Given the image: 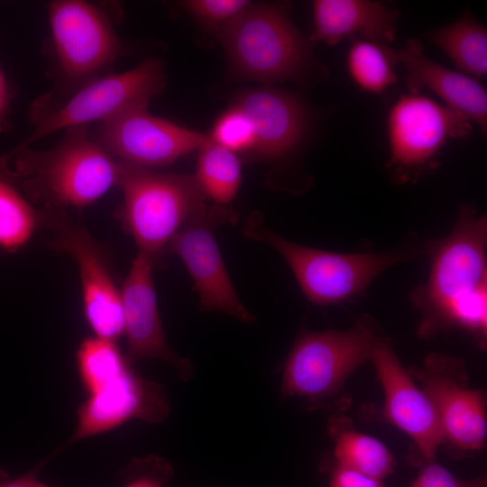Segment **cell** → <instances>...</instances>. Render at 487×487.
Listing matches in <instances>:
<instances>
[{"instance_id": "1", "label": "cell", "mask_w": 487, "mask_h": 487, "mask_svg": "<svg viewBox=\"0 0 487 487\" xmlns=\"http://www.w3.org/2000/svg\"><path fill=\"white\" fill-rule=\"evenodd\" d=\"M431 266L427 281L410 293L421 313L425 339L461 329L483 347L487 336V219L474 207H460L451 233L427 243Z\"/></svg>"}, {"instance_id": "2", "label": "cell", "mask_w": 487, "mask_h": 487, "mask_svg": "<svg viewBox=\"0 0 487 487\" xmlns=\"http://www.w3.org/2000/svg\"><path fill=\"white\" fill-rule=\"evenodd\" d=\"M119 163L87 133L65 130L48 150L17 146L0 157V176L15 186L41 212L82 209L116 186Z\"/></svg>"}, {"instance_id": "3", "label": "cell", "mask_w": 487, "mask_h": 487, "mask_svg": "<svg viewBox=\"0 0 487 487\" xmlns=\"http://www.w3.org/2000/svg\"><path fill=\"white\" fill-rule=\"evenodd\" d=\"M118 163L124 226L139 253L157 261L180 229L208 207L207 198L194 176Z\"/></svg>"}, {"instance_id": "4", "label": "cell", "mask_w": 487, "mask_h": 487, "mask_svg": "<svg viewBox=\"0 0 487 487\" xmlns=\"http://www.w3.org/2000/svg\"><path fill=\"white\" fill-rule=\"evenodd\" d=\"M244 233L275 249L291 269L304 296L318 306L354 299L381 273L412 255L404 249L341 253L300 245L264 227L257 215L247 220Z\"/></svg>"}, {"instance_id": "5", "label": "cell", "mask_w": 487, "mask_h": 487, "mask_svg": "<svg viewBox=\"0 0 487 487\" xmlns=\"http://www.w3.org/2000/svg\"><path fill=\"white\" fill-rule=\"evenodd\" d=\"M220 40L244 78L298 79L312 63L309 41L290 22L285 5L251 4L220 30Z\"/></svg>"}, {"instance_id": "6", "label": "cell", "mask_w": 487, "mask_h": 487, "mask_svg": "<svg viewBox=\"0 0 487 487\" xmlns=\"http://www.w3.org/2000/svg\"><path fill=\"white\" fill-rule=\"evenodd\" d=\"M164 84L162 63L147 59L127 71L95 78L62 101L46 97L33 106V129L18 146H31L60 130L100 124L128 110L147 107Z\"/></svg>"}, {"instance_id": "7", "label": "cell", "mask_w": 487, "mask_h": 487, "mask_svg": "<svg viewBox=\"0 0 487 487\" xmlns=\"http://www.w3.org/2000/svg\"><path fill=\"white\" fill-rule=\"evenodd\" d=\"M48 20L54 74L67 95L108 74L122 53L110 19L91 3L54 1L48 6Z\"/></svg>"}, {"instance_id": "8", "label": "cell", "mask_w": 487, "mask_h": 487, "mask_svg": "<svg viewBox=\"0 0 487 487\" xmlns=\"http://www.w3.org/2000/svg\"><path fill=\"white\" fill-rule=\"evenodd\" d=\"M374 329L366 317L347 330L301 332L284 364L282 395L317 401L337 393L356 368L371 361Z\"/></svg>"}, {"instance_id": "9", "label": "cell", "mask_w": 487, "mask_h": 487, "mask_svg": "<svg viewBox=\"0 0 487 487\" xmlns=\"http://www.w3.org/2000/svg\"><path fill=\"white\" fill-rule=\"evenodd\" d=\"M431 401L443 436V444L464 456L482 449L487 436L486 391L469 386L464 362L432 353L422 365L409 367Z\"/></svg>"}, {"instance_id": "10", "label": "cell", "mask_w": 487, "mask_h": 487, "mask_svg": "<svg viewBox=\"0 0 487 487\" xmlns=\"http://www.w3.org/2000/svg\"><path fill=\"white\" fill-rule=\"evenodd\" d=\"M42 225L52 233L50 245L77 265L85 320L93 335L116 342L124 333L121 289L105 250L68 213H43Z\"/></svg>"}, {"instance_id": "11", "label": "cell", "mask_w": 487, "mask_h": 487, "mask_svg": "<svg viewBox=\"0 0 487 487\" xmlns=\"http://www.w3.org/2000/svg\"><path fill=\"white\" fill-rule=\"evenodd\" d=\"M470 122L435 100L409 91L400 96L388 116V166L403 181L433 168L449 139L469 133Z\"/></svg>"}, {"instance_id": "12", "label": "cell", "mask_w": 487, "mask_h": 487, "mask_svg": "<svg viewBox=\"0 0 487 487\" xmlns=\"http://www.w3.org/2000/svg\"><path fill=\"white\" fill-rule=\"evenodd\" d=\"M225 206H208L174 236L167 250L188 270L198 295L199 308L218 311L252 324L254 316L241 302L223 261L216 239L218 226L236 221Z\"/></svg>"}, {"instance_id": "13", "label": "cell", "mask_w": 487, "mask_h": 487, "mask_svg": "<svg viewBox=\"0 0 487 487\" xmlns=\"http://www.w3.org/2000/svg\"><path fill=\"white\" fill-rule=\"evenodd\" d=\"M146 108L128 110L100 123L94 139L116 161L149 169L170 164L210 139L154 116Z\"/></svg>"}, {"instance_id": "14", "label": "cell", "mask_w": 487, "mask_h": 487, "mask_svg": "<svg viewBox=\"0 0 487 487\" xmlns=\"http://www.w3.org/2000/svg\"><path fill=\"white\" fill-rule=\"evenodd\" d=\"M169 413L170 403L162 387L138 375L131 366L98 390L87 394L76 410L73 433L50 456L54 458L79 441L107 433L133 419L161 423Z\"/></svg>"}, {"instance_id": "15", "label": "cell", "mask_w": 487, "mask_h": 487, "mask_svg": "<svg viewBox=\"0 0 487 487\" xmlns=\"http://www.w3.org/2000/svg\"><path fill=\"white\" fill-rule=\"evenodd\" d=\"M371 361L385 396L383 418L413 440L418 453L417 465L434 461L443 436L433 405L402 366L390 340L376 326Z\"/></svg>"}, {"instance_id": "16", "label": "cell", "mask_w": 487, "mask_h": 487, "mask_svg": "<svg viewBox=\"0 0 487 487\" xmlns=\"http://www.w3.org/2000/svg\"><path fill=\"white\" fill-rule=\"evenodd\" d=\"M156 261L139 253L121 288L128 361L155 359L170 364L181 380L193 374L190 363L169 346L161 325L152 278Z\"/></svg>"}, {"instance_id": "17", "label": "cell", "mask_w": 487, "mask_h": 487, "mask_svg": "<svg viewBox=\"0 0 487 487\" xmlns=\"http://www.w3.org/2000/svg\"><path fill=\"white\" fill-rule=\"evenodd\" d=\"M249 118L255 134L253 152L267 159L280 158L301 141L307 115L293 96L273 88L242 93L235 105Z\"/></svg>"}, {"instance_id": "18", "label": "cell", "mask_w": 487, "mask_h": 487, "mask_svg": "<svg viewBox=\"0 0 487 487\" xmlns=\"http://www.w3.org/2000/svg\"><path fill=\"white\" fill-rule=\"evenodd\" d=\"M400 62L409 72V91L422 87L434 91L447 107L476 124L485 134L487 130V92L479 81L438 65L426 57L419 41L410 39L398 51Z\"/></svg>"}, {"instance_id": "19", "label": "cell", "mask_w": 487, "mask_h": 487, "mask_svg": "<svg viewBox=\"0 0 487 487\" xmlns=\"http://www.w3.org/2000/svg\"><path fill=\"white\" fill-rule=\"evenodd\" d=\"M314 31L308 40L335 45L343 38L380 43L393 41L399 13L369 0H316Z\"/></svg>"}, {"instance_id": "20", "label": "cell", "mask_w": 487, "mask_h": 487, "mask_svg": "<svg viewBox=\"0 0 487 487\" xmlns=\"http://www.w3.org/2000/svg\"><path fill=\"white\" fill-rule=\"evenodd\" d=\"M427 38L466 76L479 81L486 75L487 31L470 14L430 31Z\"/></svg>"}, {"instance_id": "21", "label": "cell", "mask_w": 487, "mask_h": 487, "mask_svg": "<svg viewBox=\"0 0 487 487\" xmlns=\"http://www.w3.org/2000/svg\"><path fill=\"white\" fill-rule=\"evenodd\" d=\"M196 181L207 198L218 206L229 204L242 179L236 154L210 139L198 150Z\"/></svg>"}, {"instance_id": "22", "label": "cell", "mask_w": 487, "mask_h": 487, "mask_svg": "<svg viewBox=\"0 0 487 487\" xmlns=\"http://www.w3.org/2000/svg\"><path fill=\"white\" fill-rule=\"evenodd\" d=\"M398 63L399 51L387 44L352 38L346 67L351 78L361 90L378 94L395 84Z\"/></svg>"}, {"instance_id": "23", "label": "cell", "mask_w": 487, "mask_h": 487, "mask_svg": "<svg viewBox=\"0 0 487 487\" xmlns=\"http://www.w3.org/2000/svg\"><path fill=\"white\" fill-rule=\"evenodd\" d=\"M336 464L382 480L392 473L396 462L387 446L375 437L353 429L336 433Z\"/></svg>"}, {"instance_id": "24", "label": "cell", "mask_w": 487, "mask_h": 487, "mask_svg": "<svg viewBox=\"0 0 487 487\" xmlns=\"http://www.w3.org/2000/svg\"><path fill=\"white\" fill-rule=\"evenodd\" d=\"M76 370L87 394L92 393L132 366L116 342L84 338L75 353Z\"/></svg>"}, {"instance_id": "25", "label": "cell", "mask_w": 487, "mask_h": 487, "mask_svg": "<svg viewBox=\"0 0 487 487\" xmlns=\"http://www.w3.org/2000/svg\"><path fill=\"white\" fill-rule=\"evenodd\" d=\"M42 215L9 180L0 176V248L14 252L42 226Z\"/></svg>"}, {"instance_id": "26", "label": "cell", "mask_w": 487, "mask_h": 487, "mask_svg": "<svg viewBox=\"0 0 487 487\" xmlns=\"http://www.w3.org/2000/svg\"><path fill=\"white\" fill-rule=\"evenodd\" d=\"M212 141L233 152L253 151L255 134L246 115L234 106L216 121Z\"/></svg>"}, {"instance_id": "27", "label": "cell", "mask_w": 487, "mask_h": 487, "mask_svg": "<svg viewBox=\"0 0 487 487\" xmlns=\"http://www.w3.org/2000/svg\"><path fill=\"white\" fill-rule=\"evenodd\" d=\"M172 473L170 464L158 455L134 458L120 472L121 487H165Z\"/></svg>"}, {"instance_id": "28", "label": "cell", "mask_w": 487, "mask_h": 487, "mask_svg": "<svg viewBox=\"0 0 487 487\" xmlns=\"http://www.w3.org/2000/svg\"><path fill=\"white\" fill-rule=\"evenodd\" d=\"M250 5L245 0H188L182 4L193 17L220 30Z\"/></svg>"}, {"instance_id": "29", "label": "cell", "mask_w": 487, "mask_h": 487, "mask_svg": "<svg viewBox=\"0 0 487 487\" xmlns=\"http://www.w3.org/2000/svg\"><path fill=\"white\" fill-rule=\"evenodd\" d=\"M408 487H487V478L461 479L434 460L421 465L417 477Z\"/></svg>"}, {"instance_id": "30", "label": "cell", "mask_w": 487, "mask_h": 487, "mask_svg": "<svg viewBox=\"0 0 487 487\" xmlns=\"http://www.w3.org/2000/svg\"><path fill=\"white\" fill-rule=\"evenodd\" d=\"M329 487H386L382 480L335 465L330 475Z\"/></svg>"}, {"instance_id": "31", "label": "cell", "mask_w": 487, "mask_h": 487, "mask_svg": "<svg viewBox=\"0 0 487 487\" xmlns=\"http://www.w3.org/2000/svg\"><path fill=\"white\" fill-rule=\"evenodd\" d=\"M51 461L49 457L40 461L24 474L12 478L3 468L0 467V487H28L36 478L46 464Z\"/></svg>"}, {"instance_id": "32", "label": "cell", "mask_w": 487, "mask_h": 487, "mask_svg": "<svg viewBox=\"0 0 487 487\" xmlns=\"http://www.w3.org/2000/svg\"><path fill=\"white\" fill-rule=\"evenodd\" d=\"M11 111V90L7 78L0 66V133L8 126Z\"/></svg>"}, {"instance_id": "33", "label": "cell", "mask_w": 487, "mask_h": 487, "mask_svg": "<svg viewBox=\"0 0 487 487\" xmlns=\"http://www.w3.org/2000/svg\"><path fill=\"white\" fill-rule=\"evenodd\" d=\"M28 487H51L44 482L38 480V478L34 479Z\"/></svg>"}]
</instances>
